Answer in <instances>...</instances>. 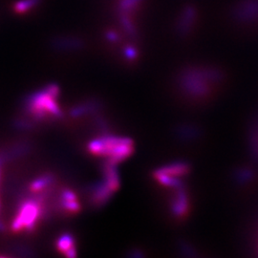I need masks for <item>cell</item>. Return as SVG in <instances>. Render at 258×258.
<instances>
[{
  "label": "cell",
  "mask_w": 258,
  "mask_h": 258,
  "mask_svg": "<svg viewBox=\"0 0 258 258\" xmlns=\"http://www.w3.org/2000/svg\"><path fill=\"white\" fill-rule=\"evenodd\" d=\"M56 250L63 254L67 258H74L76 257V246H75V237L72 234L65 233L59 235V237L55 242Z\"/></svg>",
  "instance_id": "obj_8"
},
{
  "label": "cell",
  "mask_w": 258,
  "mask_h": 258,
  "mask_svg": "<svg viewBox=\"0 0 258 258\" xmlns=\"http://www.w3.org/2000/svg\"><path fill=\"white\" fill-rule=\"evenodd\" d=\"M90 154L107 159V163L117 165L133 154L135 147L131 139L118 136H103L91 141L87 145Z\"/></svg>",
  "instance_id": "obj_1"
},
{
  "label": "cell",
  "mask_w": 258,
  "mask_h": 258,
  "mask_svg": "<svg viewBox=\"0 0 258 258\" xmlns=\"http://www.w3.org/2000/svg\"><path fill=\"white\" fill-rule=\"evenodd\" d=\"M52 183H53L52 175L46 174L44 176H41V177L37 178V180H35L34 182H32L31 184H30V190L37 193L39 191H42V190L46 189Z\"/></svg>",
  "instance_id": "obj_9"
},
{
  "label": "cell",
  "mask_w": 258,
  "mask_h": 258,
  "mask_svg": "<svg viewBox=\"0 0 258 258\" xmlns=\"http://www.w3.org/2000/svg\"><path fill=\"white\" fill-rule=\"evenodd\" d=\"M39 0H19L15 5V11L19 14L28 12L34 6L37 5Z\"/></svg>",
  "instance_id": "obj_10"
},
{
  "label": "cell",
  "mask_w": 258,
  "mask_h": 258,
  "mask_svg": "<svg viewBox=\"0 0 258 258\" xmlns=\"http://www.w3.org/2000/svg\"><path fill=\"white\" fill-rule=\"evenodd\" d=\"M220 72L213 69H194L184 73L181 79L184 92L193 99L208 97L220 80Z\"/></svg>",
  "instance_id": "obj_2"
},
{
  "label": "cell",
  "mask_w": 258,
  "mask_h": 258,
  "mask_svg": "<svg viewBox=\"0 0 258 258\" xmlns=\"http://www.w3.org/2000/svg\"><path fill=\"white\" fill-rule=\"evenodd\" d=\"M43 212L42 203L39 199H29L19 206L11 229L14 232H32L36 229L37 222Z\"/></svg>",
  "instance_id": "obj_4"
},
{
  "label": "cell",
  "mask_w": 258,
  "mask_h": 258,
  "mask_svg": "<svg viewBox=\"0 0 258 258\" xmlns=\"http://www.w3.org/2000/svg\"><path fill=\"white\" fill-rule=\"evenodd\" d=\"M59 96V88L55 84H50L40 92L33 95L27 103L30 115L37 120L59 118L62 114L56 102Z\"/></svg>",
  "instance_id": "obj_3"
},
{
  "label": "cell",
  "mask_w": 258,
  "mask_h": 258,
  "mask_svg": "<svg viewBox=\"0 0 258 258\" xmlns=\"http://www.w3.org/2000/svg\"><path fill=\"white\" fill-rule=\"evenodd\" d=\"M60 206L68 214H75L80 211L81 206L77 197L72 189H64L60 194Z\"/></svg>",
  "instance_id": "obj_7"
},
{
  "label": "cell",
  "mask_w": 258,
  "mask_h": 258,
  "mask_svg": "<svg viewBox=\"0 0 258 258\" xmlns=\"http://www.w3.org/2000/svg\"><path fill=\"white\" fill-rule=\"evenodd\" d=\"M0 177H1V171H0Z\"/></svg>",
  "instance_id": "obj_11"
},
{
  "label": "cell",
  "mask_w": 258,
  "mask_h": 258,
  "mask_svg": "<svg viewBox=\"0 0 258 258\" xmlns=\"http://www.w3.org/2000/svg\"><path fill=\"white\" fill-rule=\"evenodd\" d=\"M174 190L175 192L170 200L169 208L173 217L177 220H181L185 218L189 212V195L184 186Z\"/></svg>",
  "instance_id": "obj_6"
},
{
  "label": "cell",
  "mask_w": 258,
  "mask_h": 258,
  "mask_svg": "<svg viewBox=\"0 0 258 258\" xmlns=\"http://www.w3.org/2000/svg\"><path fill=\"white\" fill-rule=\"evenodd\" d=\"M190 172V166L187 162L177 161L156 169L153 178L163 186L176 189L184 186V178Z\"/></svg>",
  "instance_id": "obj_5"
}]
</instances>
